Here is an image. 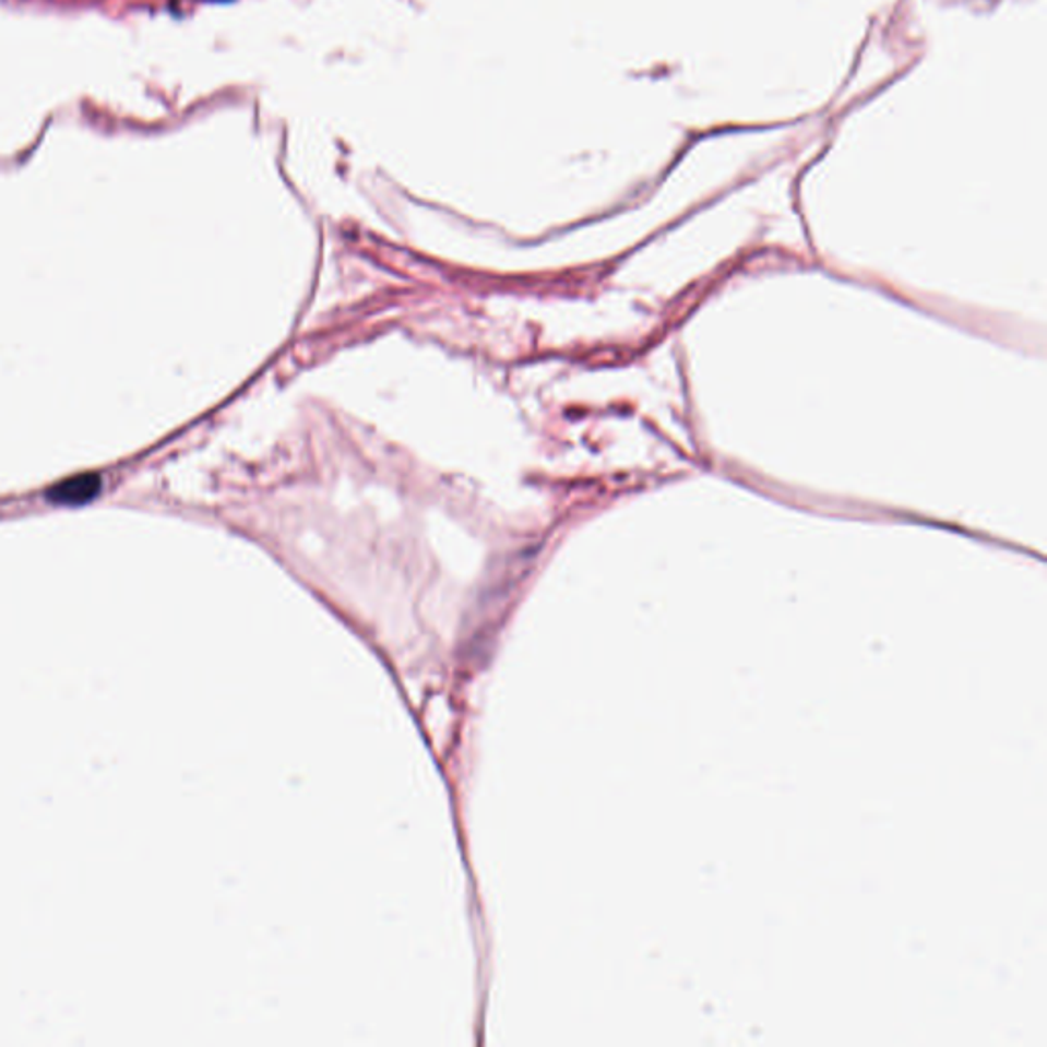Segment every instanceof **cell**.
Masks as SVG:
<instances>
[{"mask_svg":"<svg viewBox=\"0 0 1047 1047\" xmlns=\"http://www.w3.org/2000/svg\"><path fill=\"white\" fill-rule=\"evenodd\" d=\"M103 489V481L95 473H84L70 477L62 484L53 485L48 491V500L60 505H82L95 500Z\"/></svg>","mask_w":1047,"mask_h":1047,"instance_id":"1","label":"cell"}]
</instances>
